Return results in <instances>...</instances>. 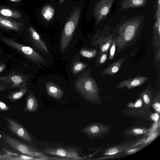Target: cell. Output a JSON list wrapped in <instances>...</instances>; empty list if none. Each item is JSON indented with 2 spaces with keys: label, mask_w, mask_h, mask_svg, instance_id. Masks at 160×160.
<instances>
[{
  "label": "cell",
  "mask_w": 160,
  "mask_h": 160,
  "mask_svg": "<svg viewBox=\"0 0 160 160\" xmlns=\"http://www.w3.org/2000/svg\"><path fill=\"white\" fill-rule=\"evenodd\" d=\"M45 86L48 94L56 99H60L63 95V91L54 83L47 82L45 84Z\"/></svg>",
  "instance_id": "cell-18"
},
{
  "label": "cell",
  "mask_w": 160,
  "mask_h": 160,
  "mask_svg": "<svg viewBox=\"0 0 160 160\" xmlns=\"http://www.w3.org/2000/svg\"><path fill=\"white\" fill-rule=\"evenodd\" d=\"M10 1L14 2H19L21 1V0H9Z\"/></svg>",
  "instance_id": "cell-39"
},
{
  "label": "cell",
  "mask_w": 160,
  "mask_h": 160,
  "mask_svg": "<svg viewBox=\"0 0 160 160\" xmlns=\"http://www.w3.org/2000/svg\"><path fill=\"white\" fill-rule=\"evenodd\" d=\"M80 11V8H75L65 25L60 42L62 52L64 51L68 47L72 38L78 22Z\"/></svg>",
  "instance_id": "cell-5"
},
{
  "label": "cell",
  "mask_w": 160,
  "mask_h": 160,
  "mask_svg": "<svg viewBox=\"0 0 160 160\" xmlns=\"http://www.w3.org/2000/svg\"><path fill=\"white\" fill-rule=\"evenodd\" d=\"M75 87L81 97L87 102L94 104L101 103L99 88L95 80L88 74L79 77L76 82Z\"/></svg>",
  "instance_id": "cell-2"
},
{
  "label": "cell",
  "mask_w": 160,
  "mask_h": 160,
  "mask_svg": "<svg viewBox=\"0 0 160 160\" xmlns=\"http://www.w3.org/2000/svg\"><path fill=\"white\" fill-rule=\"evenodd\" d=\"M88 66V64L84 63L77 62L73 64L72 71L73 74L75 75L84 69Z\"/></svg>",
  "instance_id": "cell-25"
},
{
  "label": "cell",
  "mask_w": 160,
  "mask_h": 160,
  "mask_svg": "<svg viewBox=\"0 0 160 160\" xmlns=\"http://www.w3.org/2000/svg\"><path fill=\"white\" fill-rule=\"evenodd\" d=\"M139 95L143 100L145 108L149 110L153 99L152 91L149 89H145L141 92Z\"/></svg>",
  "instance_id": "cell-22"
},
{
  "label": "cell",
  "mask_w": 160,
  "mask_h": 160,
  "mask_svg": "<svg viewBox=\"0 0 160 160\" xmlns=\"http://www.w3.org/2000/svg\"><path fill=\"white\" fill-rule=\"evenodd\" d=\"M126 58V57H122L112 63L103 71L102 75L112 76L116 74L120 70L122 64Z\"/></svg>",
  "instance_id": "cell-20"
},
{
  "label": "cell",
  "mask_w": 160,
  "mask_h": 160,
  "mask_svg": "<svg viewBox=\"0 0 160 160\" xmlns=\"http://www.w3.org/2000/svg\"><path fill=\"white\" fill-rule=\"evenodd\" d=\"M113 31V28L106 25L92 38V45L99 49L100 54L108 52L114 40Z\"/></svg>",
  "instance_id": "cell-4"
},
{
  "label": "cell",
  "mask_w": 160,
  "mask_h": 160,
  "mask_svg": "<svg viewBox=\"0 0 160 160\" xmlns=\"http://www.w3.org/2000/svg\"><path fill=\"white\" fill-rule=\"evenodd\" d=\"M139 148H135L130 149V150H127L126 152L128 154H132L135 152H136L139 149Z\"/></svg>",
  "instance_id": "cell-36"
},
{
  "label": "cell",
  "mask_w": 160,
  "mask_h": 160,
  "mask_svg": "<svg viewBox=\"0 0 160 160\" xmlns=\"http://www.w3.org/2000/svg\"><path fill=\"white\" fill-rule=\"evenodd\" d=\"M100 55L98 58V62L99 65L102 66L107 59L108 52L104 53Z\"/></svg>",
  "instance_id": "cell-31"
},
{
  "label": "cell",
  "mask_w": 160,
  "mask_h": 160,
  "mask_svg": "<svg viewBox=\"0 0 160 160\" xmlns=\"http://www.w3.org/2000/svg\"><path fill=\"white\" fill-rule=\"evenodd\" d=\"M64 0H59V3L60 5H61L63 2Z\"/></svg>",
  "instance_id": "cell-40"
},
{
  "label": "cell",
  "mask_w": 160,
  "mask_h": 160,
  "mask_svg": "<svg viewBox=\"0 0 160 160\" xmlns=\"http://www.w3.org/2000/svg\"><path fill=\"white\" fill-rule=\"evenodd\" d=\"M149 78L148 77L137 76L122 81L117 85L116 88L122 89L126 88L128 89H130L142 85Z\"/></svg>",
  "instance_id": "cell-13"
},
{
  "label": "cell",
  "mask_w": 160,
  "mask_h": 160,
  "mask_svg": "<svg viewBox=\"0 0 160 160\" xmlns=\"http://www.w3.org/2000/svg\"><path fill=\"white\" fill-rule=\"evenodd\" d=\"M6 65L4 63L0 64V72L2 71L5 68Z\"/></svg>",
  "instance_id": "cell-38"
},
{
  "label": "cell",
  "mask_w": 160,
  "mask_h": 160,
  "mask_svg": "<svg viewBox=\"0 0 160 160\" xmlns=\"http://www.w3.org/2000/svg\"><path fill=\"white\" fill-rule=\"evenodd\" d=\"M29 76L13 71L9 74L0 77V81L8 84L12 88H17L24 82H27Z\"/></svg>",
  "instance_id": "cell-10"
},
{
  "label": "cell",
  "mask_w": 160,
  "mask_h": 160,
  "mask_svg": "<svg viewBox=\"0 0 160 160\" xmlns=\"http://www.w3.org/2000/svg\"><path fill=\"white\" fill-rule=\"evenodd\" d=\"M3 137V140L7 145L22 153L36 157L45 155L41 150L40 151L8 135H4Z\"/></svg>",
  "instance_id": "cell-6"
},
{
  "label": "cell",
  "mask_w": 160,
  "mask_h": 160,
  "mask_svg": "<svg viewBox=\"0 0 160 160\" xmlns=\"http://www.w3.org/2000/svg\"><path fill=\"white\" fill-rule=\"evenodd\" d=\"M127 133L129 135H138L145 134L146 132L142 129L138 128H132L129 130Z\"/></svg>",
  "instance_id": "cell-29"
},
{
  "label": "cell",
  "mask_w": 160,
  "mask_h": 160,
  "mask_svg": "<svg viewBox=\"0 0 160 160\" xmlns=\"http://www.w3.org/2000/svg\"><path fill=\"white\" fill-rule=\"evenodd\" d=\"M29 38L32 46L42 53L49 54V51L38 33L32 27H29Z\"/></svg>",
  "instance_id": "cell-12"
},
{
  "label": "cell",
  "mask_w": 160,
  "mask_h": 160,
  "mask_svg": "<svg viewBox=\"0 0 160 160\" xmlns=\"http://www.w3.org/2000/svg\"><path fill=\"white\" fill-rule=\"evenodd\" d=\"M152 105L155 110L159 114L160 111L159 92L156 95V98H153Z\"/></svg>",
  "instance_id": "cell-28"
},
{
  "label": "cell",
  "mask_w": 160,
  "mask_h": 160,
  "mask_svg": "<svg viewBox=\"0 0 160 160\" xmlns=\"http://www.w3.org/2000/svg\"><path fill=\"white\" fill-rule=\"evenodd\" d=\"M153 8L155 11H160V0H156Z\"/></svg>",
  "instance_id": "cell-34"
},
{
  "label": "cell",
  "mask_w": 160,
  "mask_h": 160,
  "mask_svg": "<svg viewBox=\"0 0 160 160\" xmlns=\"http://www.w3.org/2000/svg\"><path fill=\"white\" fill-rule=\"evenodd\" d=\"M142 139L138 140L131 142L126 143L122 144L113 146L108 148L103 152V155H110L116 154L118 153L132 148L142 142Z\"/></svg>",
  "instance_id": "cell-14"
},
{
  "label": "cell",
  "mask_w": 160,
  "mask_h": 160,
  "mask_svg": "<svg viewBox=\"0 0 160 160\" xmlns=\"http://www.w3.org/2000/svg\"><path fill=\"white\" fill-rule=\"evenodd\" d=\"M7 88L6 85L0 83V92L5 90Z\"/></svg>",
  "instance_id": "cell-37"
},
{
  "label": "cell",
  "mask_w": 160,
  "mask_h": 160,
  "mask_svg": "<svg viewBox=\"0 0 160 160\" xmlns=\"http://www.w3.org/2000/svg\"><path fill=\"white\" fill-rule=\"evenodd\" d=\"M110 48V53L108 59L109 60H112L113 58L116 50V44L114 40Z\"/></svg>",
  "instance_id": "cell-30"
},
{
  "label": "cell",
  "mask_w": 160,
  "mask_h": 160,
  "mask_svg": "<svg viewBox=\"0 0 160 160\" xmlns=\"http://www.w3.org/2000/svg\"><path fill=\"white\" fill-rule=\"evenodd\" d=\"M110 128L109 126L96 122L79 130L78 132L86 135L90 139L92 140L102 137L110 130Z\"/></svg>",
  "instance_id": "cell-7"
},
{
  "label": "cell",
  "mask_w": 160,
  "mask_h": 160,
  "mask_svg": "<svg viewBox=\"0 0 160 160\" xmlns=\"http://www.w3.org/2000/svg\"><path fill=\"white\" fill-rule=\"evenodd\" d=\"M0 15L15 18H21V15L18 11L10 8L0 6Z\"/></svg>",
  "instance_id": "cell-23"
},
{
  "label": "cell",
  "mask_w": 160,
  "mask_h": 160,
  "mask_svg": "<svg viewBox=\"0 0 160 160\" xmlns=\"http://www.w3.org/2000/svg\"><path fill=\"white\" fill-rule=\"evenodd\" d=\"M3 118L8 123L6 125L12 132L27 142L31 144L33 142L31 137L22 126L9 118L4 117Z\"/></svg>",
  "instance_id": "cell-11"
},
{
  "label": "cell",
  "mask_w": 160,
  "mask_h": 160,
  "mask_svg": "<svg viewBox=\"0 0 160 160\" xmlns=\"http://www.w3.org/2000/svg\"><path fill=\"white\" fill-rule=\"evenodd\" d=\"M23 27L22 23L13 20L8 17L0 15V28L19 31H21Z\"/></svg>",
  "instance_id": "cell-15"
},
{
  "label": "cell",
  "mask_w": 160,
  "mask_h": 160,
  "mask_svg": "<svg viewBox=\"0 0 160 160\" xmlns=\"http://www.w3.org/2000/svg\"><path fill=\"white\" fill-rule=\"evenodd\" d=\"M144 17L138 15L129 18L122 16L113 29L114 40L116 44L115 54H117L130 47L141 36Z\"/></svg>",
  "instance_id": "cell-1"
},
{
  "label": "cell",
  "mask_w": 160,
  "mask_h": 160,
  "mask_svg": "<svg viewBox=\"0 0 160 160\" xmlns=\"http://www.w3.org/2000/svg\"><path fill=\"white\" fill-rule=\"evenodd\" d=\"M28 89L27 83L26 82H24L19 86L18 90L10 92L8 94L7 98L12 101L18 100L26 94Z\"/></svg>",
  "instance_id": "cell-21"
},
{
  "label": "cell",
  "mask_w": 160,
  "mask_h": 160,
  "mask_svg": "<svg viewBox=\"0 0 160 160\" xmlns=\"http://www.w3.org/2000/svg\"><path fill=\"white\" fill-rule=\"evenodd\" d=\"M79 53L84 57L92 58L96 56L97 53V50L96 49H82L80 50Z\"/></svg>",
  "instance_id": "cell-26"
},
{
  "label": "cell",
  "mask_w": 160,
  "mask_h": 160,
  "mask_svg": "<svg viewBox=\"0 0 160 160\" xmlns=\"http://www.w3.org/2000/svg\"><path fill=\"white\" fill-rule=\"evenodd\" d=\"M38 106L37 99L33 93L29 92L27 98L26 106L22 109V110L31 112L36 111Z\"/></svg>",
  "instance_id": "cell-19"
},
{
  "label": "cell",
  "mask_w": 160,
  "mask_h": 160,
  "mask_svg": "<svg viewBox=\"0 0 160 160\" xmlns=\"http://www.w3.org/2000/svg\"><path fill=\"white\" fill-rule=\"evenodd\" d=\"M41 150L44 153L68 158L70 159L81 160L84 158V157L79 156L77 150L73 148H66L62 147H46Z\"/></svg>",
  "instance_id": "cell-8"
},
{
  "label": "cell",
  "mask_w": 160,
  "mask_h": 160,
  "mask_svg": "<svg viewBox=\"0 0 160 160\" xmlns=\"http://www.w3.org/2000/svg\"><path fill=\"white\" fill-rule=\"evenodd\" d=\"M153 19L155 22L153 28L152 44L157 49L160 48V12H155Z\"/></svg>",
  "instance_id": "cell-16"
},
{
  "label": "cell",
  "mask_w": 160,
  "mask_h": 160,
  "mask_svg": "<svg viewBox=\"0 0 160 160\" xmlns=\"http://www.w3.org/2000/svg\"><path fill=\"white\" fill-rule=\"evenodd\" d=\"M115 0H99L95 6L93 15L96 25L104 20L110 12Z\"/></svg>",
  "instance_id": "cell-9"
},
{
  "label": "cell",
  "mask_w": 160,
  "mask_h": 160,
  "mask_svg": "<svg viewBox=\"0 0 160 160\" xmlns=\"http://www.w3.org/2000/svg\"><path fill=\"white\" fill-rule=\"evenodd\" d=\"M9 109V107L5 103L0 100V111H6Z\"/></svg>",
  "instance_id": "cell-33"
},
{
  "label": "cell",
  "mask_w": 160,
  "mask_h": 160,
  "mask_svg": "<svg viewBox=\"0 0 160 160\" xmlns=\"http://www.w3.org/2000/svg\"><path fill=\"white\" fill-rule=\"evenodd\" d=\"M151 118L153 120L157 121L159 118V115L158 113H154L151 115Z\"/></svg>",
  "instance_id": "cell-35"
},
{
  "label": "cell",
  "mask_w": 160,
  "mask_h": 160,
  "mask_svg": "<svg viewBox=\"0 0 160 160\" xmlns=\"http://www.w3.org/2000/svg\"><path fill=\"white\" fill-rule=\"evenodd\" d=\"M17 154L16 153L8 152V153L5 155L2 156L0 155V160H6L7 158L10 157L17 156Z\"/></svg>",
  "instance_id": "cell-32"
},
{
  "label": "cell",
  "mask_w": 160,
  "mask_h": 160,
  "mask_svg": "<svg viewBox=\"0 0 160 160\" xmlns=\"http://www.w3.org/2000/svg\"><path fill=\"white\" fill-rule=\"evenodd\" d=\"M6 160H38L37 157L29 155H21L16 156L15 157L12 156L7 158Z\"/></svg>",
  "instance_id": "cell-27"
},
{
  "label": "cell",
  "mask_w": 160,
  "mask_h": 160,
  "mask_svg": "<svg viewBox=\"0 0 160 160\" xmlns=\"http://www.w3.org/2000/svg\"><path fill=\"white\" fill-rule=\"evenodd\" d=\"M0 39L5 44L17 50L37 65H45L44 58L32 48L22 44L11 38L2 37Z\"/></svg>",
  "instance_id": "cell-3"
},
{
  "label": "cell",
  "mask_w": 160,
  "mask_h": 160,
  "mask_svg": "<svg viewBox=\"0 0 160 160\" xmlns=\"http://www.w3.org/2000/svg\"><path fill=\"white\" fill-rule=\"evenodd\" d=\"M55 13L54 8L51 5L44 6L42 9L41 14L43 18L46 21L49 22L53 19Z\"/></svg>",
  "instance_id": "cell-24"
},
{
  "label": "cell",
  "mask_w": 160,
  "mask_h": 160,
  "mask_svg": "<svg viewBox=\"0 0 160 160\" xmlns=\"http://www.w3.org/2000/svg\"><path fill=\"white\" fill-rule=\"evenodd\" d=\"M147 3V0H122L119 12L132 8L143 7Z\"/></svg>",
  "instance_id": "cell-17"
}]
</instances>
